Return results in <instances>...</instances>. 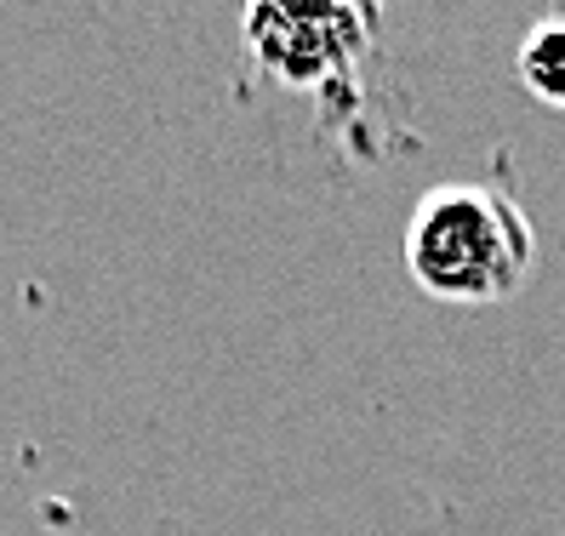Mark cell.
I'll list each match as a JSON object with an SVG mask.
<instances>
[{"label":"cell","mask_w":565,"mask_h":536,"mask_svg":"<svg viewBox=\"0 0 565 536\" xmlns=\"http://www.w3.org/2000/svg\"><path fill=\"white\" fill-rule=\"evenodd\" d=\"M531 223L520 200L486 183H440L406 223V268L440 303H503L531 280Z\"/></svg>","instance_id":"6da1fadb"},{"label":"cell","mask_w":565,"mask_h":536,"mask_svg":"<svg viewBox=\"0 0 565 536\" xmlns=\"http://www.w3.org/2000/svg\"><path fill=\"white\" fill-rule=\"evenodd\" d=\"M514 69L525 81V92L548 109H565V18H548L537 23L531 35L520 41V57Z\"/></svg>","instance_id":"3957f363"},{"label":"cell","mask_w":565,"mask_h":536,"mask_svg":"<svg viewBox=\"0 0 565 536\" xmlns=\"http://www.w3.org/2000/svg\"><path fill=\"white\" fill-rule=\"evenodd\" d=\"M246 52L286 86L343 81L372 46L365 0H246Z\"/></svg>","instance_id":"7a4b0ae2"}]
</instances>
